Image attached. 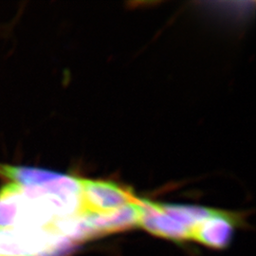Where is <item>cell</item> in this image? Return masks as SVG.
I'll list each match as a JSON object with an SVG mask.
<instances>
[{
  "instance_id": "6",
  "label": "cell",
  "mask_w": 256,
  "mask_h": 256,
  "mask_svg": "<svg viewBox=\"0 0 256 256\" xmlns=\"http://www.w3.org/2000/svg\"><path fill=\"white\" fill-rule=\"evenodd\" d=\"M160 207L165 214H167L169 216H171L173 220L180 223L191 232L196 225L218 212V210L210 208L190 205L160 204Z\"/></svg>"
},
{
  "instance_id": "1",
  "label": "cell",
  "mask_w": 256,
  "mask_h": 256,
  "mask_svg": "<svg viewBox=\"0 0 256 256\" xmlns=\"http://www.w3.org/2000/svg\"><path fill=\"white\" fill-rule=\"evenodd\" d=\"M77 245L50 227H0V256H68Z\"/></svg>"
},
{
  "instance_id": "2",
  "label": "cell",
  "mask_w": 256,
  "mask_h": 256,
  "mask_svg": "<svg viewBox=\"0 0 256 256\" xmlns=\"http://www.w3.org/2000/svg\"><path fill=\"white\" fill-rule=\"evenodd\" d=\"M81 184L82 216L108 212L138 200L132 192L116 183L81 178Z\"/></svg>"
},
{
  "instance_id": "5",
  "label": "cell",
  "mask_w": 256,
  "mask_h": 256,
  "mask_svg": "<svg viewBox=\"0 0 256 256\" xmlns=\"http://www.w3.org/2000/svg\"><path fill=\"white\" fill-rule=\"evenodd\" d=\"M234 224L232 214L218 210L192 229L191 239L216 250H224L232 241Z\"/></svg>"
},
{
  "instance_id": "3",
  "label": "cell",
  "mask_w": 256,
  "mask_h": 256,
  "mask_svg": "<svg viewBox=\"0 0 256 256\" xmlns=\"http://www.w3.org/2000/svg\"><path fill=\"white\" fill-rule=\"evenodd\" d=\"M138 205L140 212L138 227L176 242L191 240L192 232L165 214L160 203L138 198Z\"/></svg>"
},
{
  "instance_id": "4",
  "label": "cell",
  "mask_w": 256,
  "mask_h": 256,
  "mask_svg": "<svg viewBox=\"0 0 256 256\" xmlns=\"http://www.w3.org/2000/svg\"><path fill=\"white\" fill-rule=\"evenodd\" d=\"M82 216L96 238L138 227L140 212L137 200L108 212L88 214Z\"/></svg>"
}]
</instances>
